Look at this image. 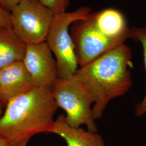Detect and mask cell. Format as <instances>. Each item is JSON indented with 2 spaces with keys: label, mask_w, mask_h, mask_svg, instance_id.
Here are the masks:
<instances>
[{
  "label": "cell",
  "mask_w": 146,
  "mask_h": 146,
  "mask_svg": "<svg viewBox=\"0 0 146 146\" xmlns=\"http://www.w3.org/2000/svg\"><path fill=\"white\" fill-rule=\"evenodd\" d=\"M132 58L130 47L123 43L78 68L73 76L93 99L95 120L102 117L112 100L125 95L130 90L133 84Z\"/></svg>",
  "instance_id": "obj_1"
},
{
  "label": "cell",
  "mask_w": 146,
  "mask_h": 146,
  "mask_svg": "<svg viewBox=\"0 0 146 146\" xmlns=\"http://www.w3.org/2000/svg\"><path fill=\"white\" fill-rule=\"evenodd\" d=\"M58 107L52 89L35 88L11 100L0 117V138L9 146L36 134L50 133Z\"/></svg>",
  "instance_id": "obj_2"
},
{
  "label": "cell",
  "mask_w": 146,
  "mask_h": 146,
  "mask_svg": "<svg viewBox=\"0 0 146 146\" xmlns=\"http://www.w3.org/2000/svg\"><path fill=\"white\" fill-rule=\"evenodd\" d=\"M92 11L91 7L84 6L72 12L66 11L54 16L46 42L56 58L59 79L72 78L78 69L69 27L77 21L87 19Z\"/></svg>",
  "instance_id": "obj_3"
},
{
  "label": "cell",
  "mask_w": 146,
  "mask_h": 146,
  "mask_svg": "<svg viewBox=\"0 0 146 146\" xmlns=\"http://www.w3.org/2000/svg\"><path fill=\"white\" fill-rule=\"evenodd\" d=\"M51 89L58 108L66 112L65 119L69 125L75 128L85 125L87 131L98 133L92 110L93 100L78 80L73 77L58 78Z\"/></svg>",
  "instance_id": "obj_4"
},
{
  "label": "cell",
  "mask_w": 146,
  "mask_h": 146,
  "mask_svg": "<svg viewBox=\"0 0 146 146\" xmlns=\"http://www.w3.org/2000/svg\"><path fill=\"white\" fill-rule=\"evenodd\" d=\"M10 13L13 29L27 45L46 41L55 15L39 0H21Z\"/></svg>",
  "instance_id": "obj_5"
},
{
  "label": "cell",
  "mask_w": 146,
  "mask_h": 146,
  "mask_svg": "<svg viewBox=\"0 0 146 146\" xmlns=\"http://www.w3.org/2000/svg\"><path fill=\"white\" fill-rule=\"evenodd\" d=\"M73 24L70 34L80 67L125 43L108 37L100 31L95 24L92 13L87 19Z\"/></svg>",
  "instance_id": "obj_6"
},
{
  "label": "cell",
  "mask_w": 146,
  "mask_h": 146,
  "mask_svg": "<svg viewBox=\"0 0 146 146\" xmlns=\"http://www.w3.org/2000/svg\"><path fill=\"white\" fill-rule=\"evenodd\" d=\"M23 62L36 88H52L58 78L56 61L46 41L27 45Z\"/></svg>",
  "instance_id": "obj_7"
},
{
  "label": "cell",
  "mask_w": 146,
  "mask_h": 146,
  "mask_svg": "<svg viewBox=\"0 0 146 146\" xmlns=\"http://www.w3.org/2000/svg\"><path fill=\"white\" fill-rule=\"evenodd\" d=\"M36 88L23 61L0 68V106Z\"/></svg>",
  "instance_id": "obj_8"
},
{
  "label": "cell",
  "mask_w": 146,
  "mask_h": 146,
  "mask_svg": "<svg viewBox=\"0 0 146 146\" xmlns=\"http://www.w3.org/2000/svg\"><path fill=\"white\" fill-rule=\"evenodd\" d=\"M50 133L61 136L67 146H106L102 137L98 133L71 127L67 123L64 115H60L55 120Z\"/></svg>",
  "instance_id": "obj_9"
},
{
  "label": "cell",
  "mask_w": 146,
  "mask_h": 146,
  "mask_svg": "<svg viewBox=\"0 0 146 146\" xmlns=\"http://www.w3.org/2000/svg\"><path fill=\"white\" fill-rule=\"evenodd\" d=\"M93 15L96 26L106 36L125 42L129 38L130 28L120 11L108 8L94 13Z\"/></svg>",
  "instance_id": "obj_10"
},
{
  "label": "cell",
  "mask_w": 146,
  "mask_h": 146,
  "mask_svg": "<svg viewBox=\"0 0 146 146\" xmlns=\"http://www.w3.org/2000/svg\"><path fill=\"white\" fill-rule=\"evenodd\" d=\"M27 46L11 27H0V68L23 61Z\"/></svg>",
  "instance_id": "obj_11"
},
{
  "label": "cell",
  "mask_w": 146,
  "mask_h": 146,
  "mask_svg": "<svg viewBox=\"0 0 146 146\" xmlns=\"http://www.w3.org/2000/svg\"><path fill=\"white\" fill-rule=\"evenodd\" d=\"M129 38L141 43L143 49L144 65L146 74V25L144 26L134 27L130 28ZM134 113L137 117L146 114V89L143 98L136 104Z\"/></svg>",
  "instance_id": "obj_12"
},
{
  "label": "cell",
  "mask_w": 146,
  "mask_h": 146,
  "mask_svg": "<svg viewBox=\"0 0 146 146\" xmlns=\"http://www.w3.org/2000/svg\"><path fill=\"white\" fill-rule=\"evenodd\" d=\"M48 8L54 15L66 12L69 5V0H39Z\"/></svg>",
  "instance_id": "obj_13"
},
{
  "label": "cell",
  "mask_w": 146,
  "mask_h": 146,
  "mask_svg": "<svg viewBox=\"0 0 146 146\" xmlns=\"http://www.w3.org/2000/svg\"><path fill=\"white\" fill-rule=\"evenodd\" d=\"M0 27H11V13L0 5ZM12 28V27H11Z\"/></svg>",
  "instance_id": "obj_14"
},
{
  "label": "cell",
  "mask_w": 146,
  "mask_h": 146,
  "mask_svg": "<svg viewBox=\"0 0 146 146\" xmlns=\"http://www.w3.org/2000/svg\"><path fill=\"white\" fill-rule=\"evenodd\" d=\"M21 0H0V5L5 10L11 13Z\"/></svg>",
  "instance_id": "obj_15"
},
{
  "label": "cell",
  "mask_w": 146,
  "mask_h": 146,
  "mask_svg": "<svg viewBox=\"0 0 146 146\" xmlns=\"http://www.w3.org/2000/svg\"><path fill=\"white\" fill-rule=\"evenodd\" d=\"M29 140L30 139H25V140L17 142L13 145H11L10 146H27Z\"/></svg>",
  "instance_id": "obj_16"
},
{
  "label": "cell",
  "mask_w": 146,
  "mask_h": 146,
  "mask_svg": "<svg viewBox=\"0 0 146 146\" xmlns=\"http://www.w3.org/2000/svg\"><path fill=\"white\" fill-rule=\"evenodd\" d=\"M0 146H10L8 143L2 138H0Z\"/></svg>",
  "instance_id": "obj_17"
},
{
  "label": "cell",
  "mask_w": 146,
  "mask_h": 146,
  "mask_svg": "<svg viewBox=\"0 0 146 146\" xmlns=\"http://www.w3.org/2000/svg\"><path fill=\"white\" fill-rule=\"evenodd\" d=\"M3 113V109L2 107L0 106V117H1V115H2Z\"/></svg>",
  "instance_id": "obj_18"
}]
</instances>
